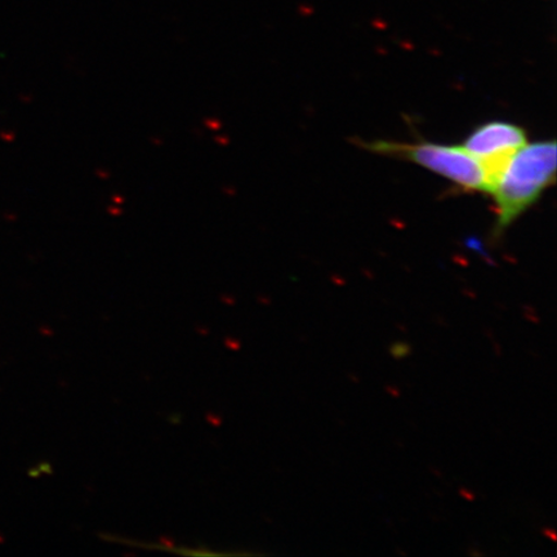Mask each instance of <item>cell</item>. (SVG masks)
<instances>
[{"instance_id": "obj_1", "label": "cell", "mask_w": 557, "mask_h": 557, "mask_svg": "<svg viewBox=\"0 0 557 557\" xmlns=\"http://www.w3.org/2000/svg\"><path fill=\"white\" fill-rule=\"evenodd\" d=\"M556 181V141L527 144L512 157L494 184L496 224L494 238L503 236L515 221L541 199Z\"/></svg>"}, {"instance_id": "obj_2", "label": "cell", "mask_w": 557, "mask_h": 557, "mask_svg": "<svg viewBox=\"0 0 557 557\" xmlns=\"http://www.w3.org/2000/svg\"><path fill=\"white\" fill-rule=\"evenodd\" d=\"M360 145L374 154L407 160L420 165L450 181L465 191L490 194V184L482 165L462 145L430 141L399 143L387 141V139H375V141Z\"/></svg>"}, {"instance_id": "obj_3", "label": "cell", "mask_w": 557, "mask_h": 557, "mask_svg": "<svg viewBox=\"0 0 557 557\" xmlns=\"http://www.w3.org/2000/svg\"><path fill=\"white\" fill-rule=\"evenodd\" d=\"M528 144V135L520 125L492 121L478 125L465 139L462 146L475 158L484 170L490 195L500 173L515 154Z\"/></svg>"}, {"instance_id": "obj_4", "label": "cell", "mask_w": 557, "mask_h": 557, "mask_svg": "<svg viewBox=\"0 0 557 557\" xmlns=\"http://www.w3.org/2000/svg\"><path fill=\"white\" fill-rule=\"evenodd\" d=\"M389 354L396 360L406 359L412 354V346L408 343H396L392 347H389Z\"/></svg>"}, {"instance_id": "obj_5", "label": "cell", "mask_w": 557, "mask_h": 557, "mask_svg": "<svg viewBox=\"0 0 557 557\" xmlns=\"http://www.w3.org/2000/svg\"><path fill=\"white\" fill-rule=\"evenodd\" d=\"M461 496L468 500H473L475 499V496H473V493L469 492L468 490H461Z\"/></svg>"}, {"instance_id": "obj_6", "label": "cell", "mask_w": 557, "mask_h": 557, "mask_svg": "<svg viewBox=\"0 0 557 557\" xmlns=\"http://www.w3.org/2000/svg\"><path fill=\"white\" fill-rule=\"evenodd\" d=\"M545 534L547 535L548 539L556 541V534L553 531V529H545Z\"/></svg>"}]
</instances>
